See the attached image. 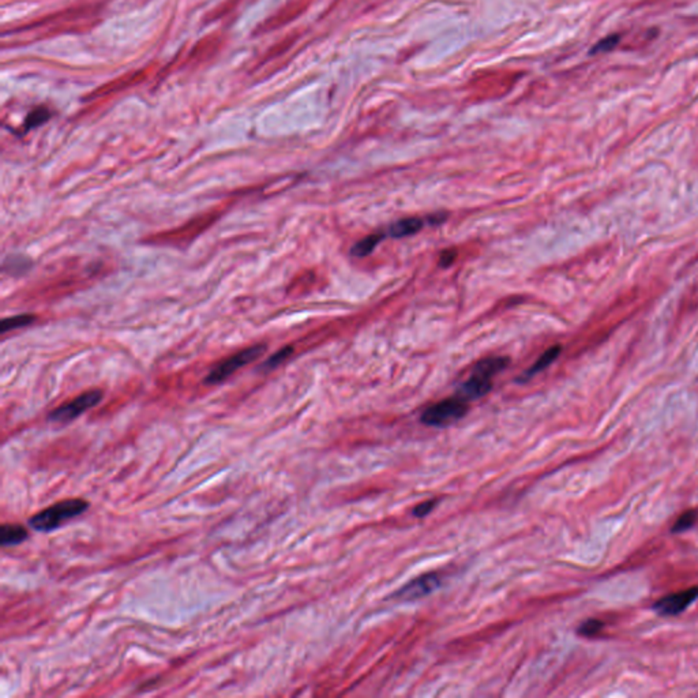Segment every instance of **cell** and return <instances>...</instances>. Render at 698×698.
I'll return each instance as SVG.
<instances>
[{"label": "cell", "instance_id": "cell-1", "mask_svg": "<svg viewBox=\"0 0 698 698\" xmlns=\"http://www.w3.org/2000/svg\"><path fill=\"white\" fill-rule=\"evenodd\" d=\"M89 504L81 498H70L60 501L52 506L38 511L33 517L29 518L27 524L31 529L43 534H50L55 529L60 528L70 520L78 517L87 511Z\"/></svg>", "mask_w": 698, "mask_h": 698}, {"label": "cell", "instance_id": "cell-2", "mask_svg": "<svg viewBox=\"0 0 698 698\" xmlns=\"http://www.w3.org/2000/svg\"><path fill=\"white\" fill-rule=\"evenodd\" d=\"M466 412L468 401L456 396L429 406L422 415V422L431 427H446L462 419Z\"/></svg>", "mask_w": 698, "mask_h": 698}, {"label": "cell", "instance_id": "cell-3", "mask_svg": "<svg viewBox=\"0 0 698 698\" xmlns=\"http://www.w3.org/2000/svg\"><path fill=\"white\" fill-rule=\"evenodd\" d=\"M265 350H266V346H264V344H257V346L239 350L238 353H235L231 357H227L225 360L218 363L215 369L209 373V376H206L205 382L208 385H217V383L224 382L234 373H236L238 370H241L248 363H252L259 356H262L265 353Z\"/></svg>", "mask_w": 698, "mask_h": 698}, {"label": "cell", "instance_id": "cell-4", "mask_svg": "<svg viewBox=\"0 0 698 698\" xmlns=\"http://www.w3.org/2000/svg\"><path fill=\"white\" fill-rule=\"evenodd\" d=\"M101 400H103L101 390H99V389L87 390V392L80 394L78 397L57 406L48 415V420L52 423H59V425L70 423V422L76 420L77 418H80L82 413H85L86 411L94 408Z\"/></svg>", "mask_w": 698, "mask_h": 698}, {"label": "cell", "instance_id": "cell-5", "mask_svg": "<svg viewBox=\"0 0 698 698\" xmlns=\"http://www.w3.org/2000/svg\"><path fill=\"white\" fill-rule=\"evenodd\" d=\"M698 599V587L685 591L675 592L659 599L653 604V610L663 617H675L686 611Z\"/></svg>", "mask_w": 698, "mask_h": 698}, {"label": "cell", "instance_id": "cell-6", "mask_svg": "<svg viewBox=\"0 0 698 698\" xmlns=\"http://www.w3.org/2000/svg\"><path fill=\"white\" fill-rule=\"evenodd\" d=\"M441 585L439 576L431 573L422 576L409 584H406L400 591L396 593V597L400 600H416L419 597H423L429 594L431 592L435 591Z\"/></svg>", "mask_w": 698, "mask_h": 698}, {"label": "cell", "instance_id": "cell-7", "mask_svg": "<svg viewBox=\"0 0 698 698\" xmlns=\"http://www.w3.org/2000/svg\"><path fill=\"white\" fill-rule=\"evenodd\" d=\"M492 387V380L491 379H487V378H483V376H471V378L464 382L458 392H457V396L464 399L465 401H469V400H478L480 397L485 396Z\"/></svg>", "mask_w": 698, "mask_h": 698}, {"label": "cell", "instance_id": "cell-8", "mask_svg": "<svg viewBox=\"0 0 698 698\" xmlns=\"http://www.w3.org/2000/svg\"><path fill=\"white\" fill-rule=\"evenodd\" d=\"M509 357L506 356H492V357H485L483 360L478 362L473 367V371L472 374L473 376H483V378H487V379H491L499 374L501 371H504L508 364H509Z\"/></svg>", "mask_w": 698, "mask_h": 698}, {"label": "cell", "instance_id": "cell-9", "mask_svg": "<svg viewBox=\"0 0 698 698\" xmlns=\"http://www.w3.org/2000/svg\"><path fill=\"white\" fill-rule=\"evenodd\" d=\"M561 350H562V347H561V346H554V347L547 349V350H546V352H544V353H543V355L537 359L536 362H535V363H534V364H532V366H531V367H529V369H528V370H527L522 376H520L517 380H518V382H527V380H529L531 378H534V376L539 374V373L544 371L547 367H550V366H551V364H553V363H554L558 357H560Z\"/></svg>", "mask_w": 698, "mask_h": 698}, {"label": "cell", "instance_id": "cell-10", "mask_svg": "<svg viewBox=\"0 0 698 698\" xmlns=\"http://www.w3.org/2000/svg\"><path fill=\"white\" fill-rule=\"evenodd\" d=\"M423 225H425V222H423L422 218H419V217H406V218H403V220H399V221L393 222L389 227V236L396 238V239L406 238V236L418 234L423 228Z\"/></svg>", "mask_w": 698, "mask_h": 698}, {"label": "cell", "instance_id": "cell-11", "mask_svg": "<svg viewBox=\"0 0 698 698\" xmlns=\"http://www.w3.org/2000/svg\"><path fill=\"white\" fill-rule=\"evenodd\" d=\"M29 534L21 524H3L0 529V544L3 547H15L27 541Z\"/></svg>", "mask_w": 698, "mask_h": 698}, {"label": "cell", "instance_id": "cell-12", "mask_svg": "<svg viewBox=\"0 0 698 698\" xmlns=\"http://www.w3.org/2000/svg\"><path fill=\"white\" fill-rule=\"evenodd\" d=\"M385 239V235L383 234H373L364 239H362L360 242L356 243L352 250H350V254L356 258H364L367 255H370L374 250L376 248V245L379 243L382 242Z\"/></svg>", "mask_w": 698, "mask_h": 698}, {"label": "cell", "instance_id": "cell-13", "mask_svg": "<svg viewBox=\"0 0 698 698\" xmlns=\"http://www.w3.org/2000/svg\"><path fill=\"white\" fill-rule=\"evenodd\" d=\"M698 513L696 511H685L678 517L675 524L672 525L671 532L674 535H681L689 529H692L697 521Z\"/></svg>", "mask_w": 698, "mask_h": 698}, {"label": "cell", "instance_id": "cell-14", "mask_svg": "<svg viewBox=\"0 0 698 698\" xmlns=\"http://www.w3.org/2000/svg\"><path fill=\"white\" fill-rule=\"evenodd\" d=\"M51 117V112L47 109V108L40 107L33 109L25 119V130H31V129H36L41 124H44L45 122H48V119Z\"/></svg>", "mask_w": 698, "mask_h": 698}, {"label": "cell", "instance_id": "cell-15", "mask_svg": "<svg viewBox=\"0 0 698 698\" xmlns=\"http://www.w3.org/2000/svg\"><path fill=\"white\" fill-rule=\"evenodd\" d=\"M604 629V623L599 619H588L585 620L584 623L580 625V627L577 629V633L583 637H587V639H592V637H596L601 633V630Z\"/></svg>", "mask_w": 698, "mask_h": 698}, {"label": "cell", "instance_id": "cell-16", "mask_svg": "<svg viewBox=\"0 0 698 698\" xmlns=\"http://www.w3.org/2000/svg\"><path fill=\"white\" fill-rule=\"evenodd\" d=\"M34 320L36 318L33 315H17V317H11V318H6L1 322V333L4 334L10 330H14L18 327H25L27 325L33 323Z\"/></svg>", "mask_w": 698, "mask_h": 698}, {"label": "cell", "instance_id": "cell-17", "mask_svg": "<svg viewBox=\"0 0 698 698\" xmlns=\"http://www.w3.org/2000/svg\"><path fill=\"white\" fill-rule=\"evenodd\" d=\"M619 43V36L617 34H613V36H607L604 37L603 40H600L593 48H592L591 54H603V52H608L611 50H614Z\"/></svg>", "mask_w": 698, "mask_h": 698}, {"label": "cell", "instance_id": "cell-18", "mask_svg": "<svg viewBox=\"0 0 698 698\" xmlns=\"http://www.w3.org/2000/svg\"><path fill=\"white\" fill-rule=\"evenodd\" d=\"M292 353V347H285V348L280 349L278 352H276L268 362L265 363V369L268 370H271V369H276L277 366H280L281 363H284Z\"/></svg>", "mask_w": 698, "mask_h": 698}, {"label": "cell", "instance_id": "cell-19", "mask_svg": "<svg viewBox=\"0 0 698 698\" xmlns=\"http://www.w3.org/2000/svg\"><path fill=\"white\" fill-rule=\"evenodd\" d=\"M457 252L456 250L453 248H449V250H445L441 257H439V266L441 268H449L455 261H456Z\"/></svg>", "mask_w": 698, "mask_h": 698}, {"label": "cell", "instance_id": "cell-20", "mask_svg": "<svg viewBox=\"0 0 698 698\" xmlns=\"http://www.w3.org/2000/svg\"><path fill=\"white\" fill-rule=\"evenodd\" d=\"M436 506V501H427V502H423L420 505H418L415 509H413V515L415 517H426L429 513L434 511V508Z\"/></svg>", "mask_w": 698, "mask_h": 698}]
</instances>
